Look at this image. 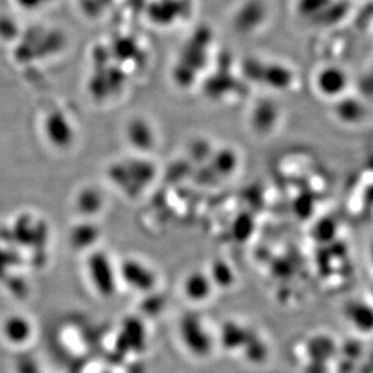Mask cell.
<instances>
[{
	"label": "cell",
	"mask_w": 373,
	"mask_h": 373,
	"mask_svg": "<svg viewBox=\"0 0 373 373\" xmlns=\"http://www.w3.org/2000/svg\"><path fill=\"white\" fill-rule=\"evenodd\" d=\"M88 272L93 286L103 295H111L115 291L116 274L106 255H92L88 264Z\"/></svg>",
	"instance_id": "cell-1"
},
{
	"label": "cell",
	"mask_w": 373,
	"mask_h": 373,
	"mask_svg": "<svg viewBox=\"0 0 373 373\" xmlns=\"http://www.w3.org/2000/svg\"><path fill=\"white\" fill-rule=\"evenodd\" d=\"M120 277L122 281L132 286L133 289H149L154 286V274L149 268L138 262L136 260L125 261L120 267Z\"/></svg>",
	"instance_id": "cell-2"
},
{
	"label": "cell",
	"mask_w": 373,
	"mask_h": 373,
	"mask_svg": "<svg viewBox=\"0 0 373 373\" xmlns=\"http://www.w3.org/2000/svg\"><path fill=\"white\" fill-rule=\"evenodd\" d=\"M1 334L8 342L20 346L31 339L33 325L26 316L13 314L5 318L1 324Z\"/></svg>",
	"instance_id": "cell-3"
},
{
	"label": "cell",
	"mask_w": 373,
	"mask_h": 373,
	"mask_svg": "<svg viewBox=\"0 0 373 373\" xmlns=\"http://www.w3.org/2000/svg\"><path fill=\"white\" fill-rule=\"evenodd\" d=\"M185 290L190 297L201 300L199 297H204L208 293L206 278L201 276H191L185 284Z\"/></svg>",
	"instance_id": "cell-4"
}]
</instances>
